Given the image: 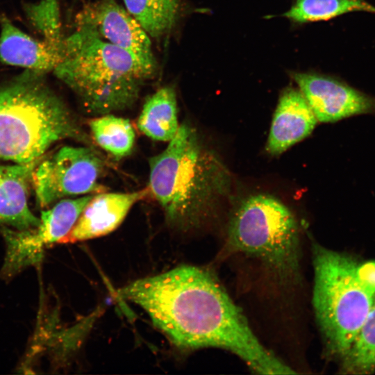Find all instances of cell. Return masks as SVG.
<instances>
[{
  "mask_svg": "<svg viewBox=\"0 0 375 375\" xmlns=\"http://www.w3.org/2000/svg\"><path fill=\"white\" fill-rule=\"evenodd\" d=\"M27 18L42 36V40L59 48L63 47L58 0H40L24 7Z\"/></svg>",
  "mask_w": 375,
  "mask_h": 375,
  "instance_id": "obj_20",
  "label": "cell"
},
{
  "mask_svg": "<svg viewBox=\"0 0 375 375\" xmlns=\"http://www.w3.org/2000/svg\"><path fill=\"white\" fill-rule=\"evenodd\" d=\"M44 74L26 69L0 88V159L32 162L66 139L94 147L66 103L47 84Z\"/></svg>",
  "mask_w": 375,
  "mask_h": 375,
  "instance_id": "obj_4",
  "label": "cell"
},
{
  "mask_svg": "<svg viewBox=\"0 0 375 375\" xmlns=\"http://www.w3.org/2000/svg\"><path fill=\"white\" fill-rule=\"evenodd\" d=\"M317 119L301 91L292 87L281 93L269 131L267 151L278 155L308 136Z\"/></svg>",
  "mask_w": 375,
  "mask_h": 375,
  "instance_id": "obj_12",
  "label": "cell"
},
{
  "mask_svg": "<svg viewBox=\"0 0 375 375\" xmlns=\"http://www.w3.org/2000/svg\"><path fill=\"white\" fill-rule=\"evenodd\" d=\"M125 8L149 36L161 38L175 25L179 0H123Z\"/></svg>",
  "mask_w": 375,
  "mask_h": 375,
  "instance_id": "obj_16",
  "label": "cell"
},
{
  "mask_svg": "<svg viewBox=\"0 0 375 375\" xmlns=\"http://www.w3.org/2000/svg\"><path fill=\"white\" fill-rule=\"evenodd\" d=\"M342 369L351 374L375 370V299L349 352L342 360Z\"/></svg>",
  "mask_w": 375,
  "mask_h": 375,
  "instance_id": "obj_19",
  "label": "cell"
},
{
  "mask_svg": "<svg viewBox=\"0 0 375 375\" xmlns=\"http://www.w3.org/2000/svg\"><path fill=\"white\" fill-rule=\"evenodd\" d=\"M75 23L76 28L95 33L156 69L149 35L127 10L115 0H98L85 4L77 13Z\"/></svg>",
  "mask_w": 375,
  "mask_h": 375,
  "instance_id": "obj_9",
  "label": "cell"
},
{
  "mask_svg": "<svg viewBox=\"0 0 375 375\" xmlns=\"http://www.w3.org/2000/svg\"><path fill=\"white\" fill-rule=\"evenodd\" d=\"M92 197L60 199L42 212L39 224L33 228H2L6 253L1 275L10 278L25 267L39 263L45 248L59 242L71 231Z\"/></svg>",
  "mask_w": 375,
  "mask_h": 375,
  "instance_id": "obj_8",
  "label": "cell"
},
{
  "mask_svg": "<svg viewBox=\"0 0 375 375\" xmlns=\"http://www.w3.org/2000/svg\"><path fill=\"white\" fill-rule=\"evenodd\" d=\"M149 164L147 188L169 226L188 232L208 222L222 194V168L191 125H179L167 147Z\"/></svg>",
  "mask_w": 375,
  "mask_h": 375,
  "instance_id": "obj_2",
  "label": "cell"
},
{
  "mask_svg": "<svg viewBox=\"0 0 375 375\" xmlns=\"http://www.w3.org/2000/svg\"><path fill=\"white\" fill-rule=\"evenodd\" d=\"M225 249L256 258L281 283L299 281L298 224L272 195H252L239 205L228 224Z\"/></svg>",
  "mask_w": 375,
  "mask_h": 375,
  "instance_id": "obj_5",
  "label": "cell"
},
{
  "mask_svg": "<svg viewBox=\"0 0 375 375\" xmlns=\"http://www.w3.org/2000/svg\"><path fill=\"white\" fill-rule=\"evenodd\" d=\"M0 60L3 63L43 74L53 71L63 47L31 37L4 16L0 19Z\"/></svg>",
  "mask_w": 375,
  "mask_h": 375,
  "instance_id": "obj_14",
  "label": "cell"
},
{
  "mask_svg": "<svg viewBox=\"0 0 375 375\" xmlns=\"http://www.w3.org/2000/svg\"><path fill=\"white\" fill-rule=\"evenodd\" d=\"M104 162L94 147L65 146L40 160L32 184L38 204L44 208L62 198L101 193L99 181Z\"/></svg>",
  "mask_w": 375,
  "mask_h": 375,
  "instance_id": "obj_7",
  "label": "cell"
},
{
  "mask_svg": "<svg viewBox=\"0 0 375 375\" xmlns=\"http://www.w3.org/2000/svg\"><path fill=\"white\" fill-rule=\"evenodd\" d=\"M312 304L326 348L341 360L349 352L375 295L360 282L358 263L319 244L312 248Z\"/></svg>",
  "mask_w": 375,
  "mask_h": 375,
  "instance_id": "obj_6",
  "label": "cell"
},
{
  "mask_svg": "<svg viewBox=\"0 0 375 375\" xmlns=\"http://www.w3.org/2000/svg\"><path fill=\"white\" fill-rule=\"evenodd\" d=\"M148 194L147 188L131 192H103L94 194L59 243H74L108 235L121 224L133 206Z\"/></svg>",
  "mask_w": 375,
  "mask_h": 375,
  "instance_id": "obj_11",
  "label": "cell"
},
{
  "mask_svg": "<svg viewBox=\"0 0 375 375\" xmlns=\"http://www.w3.org/2000/svg\"><path fill=\"white\" fill-rule=\"evenodd\" d=\"M137 126L143 134L154 140L169 142L174 137L179 125L174 87H162L147 98Z\"/></svg>",
  "mask_w": 375,
  "mask_h": 375,
  "instance_id": "obj_15",
  "label": "cell"
},
{
  "mask_svg": "<svg viewBox=\"0 0 375 375\" xmlns=\"http://www.w3.org/2000/svg\"><path fill=\"white\" fill-rule=\"evenodd\" d=\"M118 294L143 308L179 348L223 349L259 374L294 373L261 344L241 309L207 269L181 265L136 280Z\"/></svg>",
  "mask_w": 375,
  "mask_h": 375,
  "instance_id": "obj_1",
  "label": "cell"
},
{
  "mask_svg": "<svg viewBox=\"0 0 375 375\" xmlns=\"http://www.w3.org/2000/svg\"><path fill=\"white\" fill-rule=\"evenodd\" d=\"M353 11L375 13L365 0H294L283 16L297 24L328 20Z\"/></svg>",
  "mask_w": 375,
  "mask_h": 375,
  "instance_id": "obj_18",
  "label": "cell"
},
{
  "mask_svg": "<svg viewBox=\"0 0 375 375\" xmlns=\"http://www.w3.org/2000/svg\"><path fill=\"white\" fill-rule=\"evenodd\" d=\"M318 122H334L375 112V99L333 77L312 72H292Z\"/></svg>",
  "mask_w": 375,
  "mask_h": 375,
  "instance_id": "obj_10",
  "label": "cell"
},
{
  "mask_svg": "<svg viewBox=\"0 0 375 375\" xmlns=\"http://www.w3.org/2000/svg\"><path fill=\"white\" fill-rule=\"evenodd\" d=\"M42 158L26 164L0 165L1 224L17 230H27L39 224L40 218L31 212L28 199L34 169Z\"/></svg>",
  "mask_w": 375,
  "mask_h": 375,
  "instance_id": "obj_13",
  "label": "cell"
},
{
  "mask_svg": "<svg viewBox=\"0 0 375 375\" xmlns=\"http://www.w3.org/2000/svg\"><path fill=\"white\" fill-rule=\"evenodd\" d=\"M89 126L95 142L115 158L131 153L135 134L128 119L106 114L91 120Z\"/></svg>",
  "mask_w": 375,
  "mask_h": 375,
  "instance_id": "obj_17",
  "label": "cell"
},
{
  "mask_svg": "<svg viewBox=\"0 0 375 375\" xmlns=\"http://www.w3.org/2000/svg\"><path fill=\"white\" fill-rule=\"evenodd\" d=\"M156 71L131 53L78 28L65 38L53 69L88 112L101 115L131 107Z\"/></svg>",
  "mask_w": 375,
  "mask_h": 375,
  "instance_id": "obj_3",
  "label": "cell"
},
{
  "mask_svg": "<svg viewBox=\"0 0 375 375\" xmlns=\"http://www.w3.org/2000/svg\"><path fill=\"white\" fill-rule=\"evenodd\" d=\"M357 275L363 287L375 295V261L358 265Z\"/></svg>",
  "mask_w": 375,
  "mask_h": 375,
  "instance_id": "obj_21",
  "label": "cell"
}]
</instances>
